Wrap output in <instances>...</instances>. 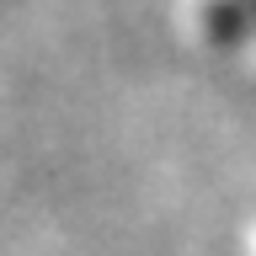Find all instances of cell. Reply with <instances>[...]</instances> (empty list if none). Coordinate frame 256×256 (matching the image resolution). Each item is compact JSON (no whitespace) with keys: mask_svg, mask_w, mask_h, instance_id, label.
Instances as JSON below:
<instances>
[{"mask_svg":"<svg viewBox=\"0 0 256 256\" xmlns=\"http://www.w3.org/2000/svg\"><path fill=\"white\" fill-rule=\"evenodd\" d=\"M208 32L224 43H256V0H208Z\"/></svg>","mask_w":256,"mask_h":256,"instance_id":"6da1fadb","label":"cell"}]
</instances>
